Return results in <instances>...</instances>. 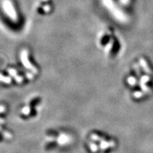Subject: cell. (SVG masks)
I'll return each instance as SVG.
<instances>
[{"mask_svg": "<svg viewBox=\"0 0 153 153\" xmlns=\"http://www.w3.org/2000/svg\"><path fill=\"white\" fill-rule=\"evenodd\" d=\"M3 7L5 12H7V14L10 16V18L12 19L13 20H16V14L12 3L9 0H4L3 2Z\"/></svg>", "mask_w": 153, "mask_h": 153, "instance_id": "obj_1", "label": "cell"}, {"mask_svg": "<svg viewBox=\"0 0 153 153\" xmlns=\"http://www.w3.org/2000/svg\"><path fill=\"white\" fill-rule=\"evenodd\" d=\"M9 73L10 74L11 76H15L16 74V70H14V69H10V70H9Z\"/></svg>", "mask_w": 153, "mask_h": 153, "instance_id": "obj_7", "label": "cell"}, {"mask_svg": "<svg viewBox=\"0 0 153 153\" xmlns=\"http://www.w3.org/2000/svg\"><path fill=\"white\" fill-rule=\"evenodd\" d=\"M89 146H90L91 150L92 151V152H97V151L98 150V148H97V146L95 144H94V143H91Z\"/></svg>", "mask_w": 153, "mask_h": 153, "instance_id": "obj_6", "label": "cell"}, {"mask_svg": "<svg viewBox=\"0 0 153 153\" xmlns=\"http://www.w3.org/2000/svg\"><path fill=\"white\" fill-rule=\"evenodd\" d=\"M21 58H22V63L23 65L26 67L27 69H30V70H31L33 72H37V70L35 68H33V66L31 65L29 63V61H28V59H27V51H22V54H21Z\"/></svg>", "mask_w": 153, "mask_h": 153, "instance_id": "obj_2", "label": "cell"}, {"mask_svg": "<svg viewBox=\"0 0 153 153\" xmlns=\"http://www.w3.org/2000/svg\"><path fill=\"white\" fill-rule=\"evenodd\" d=\"M0 81L4 82V83H9L11 82V79L7 76H4L1 74H0Z\"/></svg>", "mask_w": 153, "mask_h": 153, "instance_id": "obj_4", "label": "cell"}, {"mask_svg": "<svg viewBox=\"0 0 153 153\" xmlns=\"http://www.w3.org/2000/svg\"><path fill=\"white\" fill-rule=\"evenodd\" d=\"M91 139L94 140H100V137H99L98 135H91Z\"/></svg>", "mask_w": 153, "mask_h": 153, "instance_id": "obj_8", "label": "cell"}, {"mask_svg": "<svg viewBox=\"0 0 153 153\" xmlns=\"http://www.w3.org/2000/svg\"><path fill=\"white\" fill-rule=\"evenodd\" d=\"M70 137L68 136V135H67L66 134H60V135H59L58 137V139H57V140H58V143L61 145H66L68 144V143L70 142Z\"/></svg>", "mask_w": 153, "mask_h": 153, "instance_id": "obj_3", "label": "cell"}, {"mask_svg": "<svg viewBox=\"0 0 153 153\" xmlns=\"http://www.w3.org/2000/svg\"><path fill=\"white\" fill-rule=\"evenodd\" d=\"M16 80L17 82H19V83H21V82L23 81V78L21 77V76H16Z\"/></svg>", "mask_w": 153, "mask_h": 153, "instance_id": "obj_9", "label": "cell"}, {"mask_svg": "<svg viewBox=\"0 0 153 153\" xmlns=\"http://www.w3.org/2000/svg\"><path fill=\"white\" fill-rule=\"evenodd\" d=\"M30 111V109L29 107L25 106L24 108H23L22 113H24V114H25V115H28V114H29Z\"/></svg>", "mask_w": 153, "mask_h": 153, "instance_id": "obj_5", "label": "cell"}, {"mask_svg": "<svg viewBox=\"0 0 153 153\" xmlns=\"http://www.w3.org/2000/svg\"><path fill=\"white\" fill-rule=\"evenodd\" d=\"M5 111V108H4V106H0V113H1V112H3V111Z\"/></svg>", "mask_w": 153, "mask_h": 153, "instance_id": "obj_10", "label": "cell"}, {"mask_svg": "<svg viewBox=\"0 0 153 153\" xmlns=\"http://www.w3.org/2000/svg\"><path fill=\"white\" fill-rule=\"evenodd\" d=\"M1 118H0V123H3L4 122V120H1Z\"/></svg>", "mask_w": 153, "mask_h": 153, "instance_id": "obj_11", "label": "cell"}]
</instances>
